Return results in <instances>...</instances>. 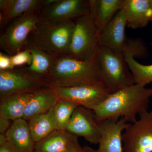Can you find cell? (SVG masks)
Segmentation results:
<instances>
[{
  "label": "cell",
  "mask_w": 152,
  "mask_h": 152,
  "mask_svg": "<svg viewBox=\"0 0 152 152\" xmlns=\"http://www.w3.org/2000/svg\"><path fill=\"white\" fill-rule=\"evenodd\" d=\"M151 96L152 88L136 84L110 94L92 110L97 121L123 118L133 123L137 120V115L148 110Z\"/></svg>",
  "instance_id": "obj_1"
},
{
  "label": "cell",
  "mask_w": 152,
  "mask_h": 152,
  "mask_svg": "<svg viewBox=\"0 0 152 152\" xmlns=\"http://www.w3.org/2000/svg\"><path fill=\"white\" fill-rule=\"evenodd\" d=\"M45 80L48 86L53 88L86 85L105 88L96 58L83 61L67 56L56 58Z\"/></svg>",
  "instance_id": "obj_2"
},
{
  "label": "cell",
  "mask_w": 152,
  "mask_h": 152,
  "mask_svg": "<svg viewBox=\"0 0 152 152\" xmlns=\"http://www.w3.org/2000/svg\"><path fill=\"white\" fill-rule=\"evenodd\" d=\"M74 26L75 21H39L29 40L55 58L66 56L70 45Z\"/></svg>",
  "instance_id": "obj_3"
},
{
  "label": "cell",
  "mask_w": 152,
  "mask_h": 152,
  "mask_svg": "<svg viewBox=\"0 0 152 152\" xmlns=\"http://www.w3.org/2000/svg\"><path fill=\"white\" fill-rule=\"evenodd\" d=\"M126 20L124 12L119 11L99 36V47H104L124 56L131 53L136 58L148 56V49L141 39L127 37L125 28Z\"/></svg>",
  "instance_id": "obj_4"
},
{
  "label": "cell",
  "mask_w": 152,
  "mask_h": 152,
  "mask_svg": "<svg viewBox=\"0 0 152 152\" xmlns=\"http://www.w3.org/2000/svg\"><path fill=\"white\" fill-rule=\"evenodd\" d=\"M96 61L104 86L109 94L136 84L124 56L104 47H99Z\"/></svg>",
  "instance_id": "obj_5"
},
{
  "label": "cell",
  "mask_w": 152,
  "mask_h": 152,
  "mask_svg": "<svg viewBox=\"0 0 152 152\" xmlns=\"http://www.w3.org/2000/svg\"><path fill=\"white\" fill-rule=\"evenodd\" d=\"M99 36L97 28L89 11L75 20L67 56L80 61L95 60L100 47Z\"/></svg>",
  "instance_id": "obj_6"
},
{
  "label": "cell",
  "mask_w": 152,
  "mask_h": 152,
  "mask_svg": "<svg viewBox=\"0 0 152 152\" xmlns=\"http://www.w3.org/2000/svg\"><path fill=\"white\" fill-rule=\"evenodd\" d=\"M39 13L25 14L9 24L0 36V49L10 56L24 50L39 22Z\"/></svg>",
  "instance_id": "obj_7"
},
{
  "label": "cell",
  "mask_w": 152,
  "mask_h": 152,
  "mask_svg": "<svg viewBox=\"0 0 152 152\" xmlns=\"http://www.w3.org/2000/svg\"><path fill=\"white\" fill-rule=\"evenodd\" d=\"M139 115V119L129 123L123 133L124 152H152V111Z\"/></svg>",
  "instance_id": "obj_8"
},
{
  "label": "cell",
  "mask_w": 152,
  "mask_h": 152,
  "mask_svg": "<svg viewBox=\"0 0 152 152\" xmlns=\"http://www.w3.org/2000/svg\"><path fill=\"white\" fill-rule=\"evenodd\" d=\"M47 86L45 79L28 73L21 67L0 71V98L21 93H32Z\"/></svg>",
  "instance_id": "obj_9"
},
{
  "label": "cell",
  "mask_w": 152,
  "mask_h": 152,
  "mask_svg": "<svg viewBox=\"0 0 152 152\" xmlns=\"http://www.w3.org/2000/svg\"><path fill=\"white\" fill-rule=\"evenodd\" d=\"M90 11L89 1L54 0L42 9L39 14V22L75 21Z\"/></svg>",
  "instance_id": "obj_10"
},
{
  "label": "cell",
  "mask_w": 152,
  "mask_h": 152,
  "mask_svg": "<svg viewBox=\"0 0 152 152\" xmlns=\"http://www.w3.org/2000/svg\"><path fill=\"white\" fill-rule=\"evenodd\" d=\"M54 88L61 99L69 101L91 110L110 95L102 86L86 85Z\"/></svg>",
  "instance_id": "obj_11"
},
{
  "label": "cell",
  "mask_w": 152,
  "mask_h": 152,
  "mask_svg": "<svg viewBox=\"0 0 152 152\" xmlns=\"http://www.w3.org/2000/svg\"><path fill=\"white\" fill-rule=\"evenodd\" d=\"M65 130L77 137H83L93 144H99L101 131L91 110L78 106L74 111Z\"/></svg>",
  "instance_id": "obj_12"
},
{
  "label": "cell",
  "mask_w": 152,
  "mask_h": 152,
  "mask_svg": "<svg viewBox=\"0 0 152 152\" xmlns=\"http://www.w3.org/2000/svg\"><path fill=\"white\" fill-rule=\"evenodd\" d=\"M98 122L101 137L96 152H124L123 132L129 123L123 118L104 120Z\"/></svg>",
  "instance_id": "obj_13"
},
{
  "label": "cell",
  "mask_w": 152,
  "mask_h": 152,
  "mask_svg": "<svg viewBox=\"0 0 152 152\" xmlns=\"http://www.w3.org/2000/svg\"><path fill=\"white\" fill-rule=\"evenodd\" d=\"M45 6V0H1V27L25 14L40 12Z\"/></svg>",
  "instance_id": "obj_14"
},
{
  "label": "cell",
  "mask_w": 152,
  "mask_h": 152,
  "mask_svg": "<svg viewBox=\"0 0 152 152\" xmlns=\"http://www.w3.org/2000/svg\"><path fill=\"white\" fill-rule=\"evenodd\" d=\"M61 99L55 89L47 86L32 93L26 107L23 118L28 121L34 117L53 110Z\"/></svg>",
  "instance_id": "obj_15"
},
{
  "label": "cell",
  "mask_w": 152,
  "mask_h": 152,
  "mask_svg": "<svg viewBox=\"0 0 152 152\" xmlns=\"http://www.w3.org/2000/svg\"><path fill=\"white\" fill-rule=\"evenodd\" d=\"M77 136L66 130H55L37 143L34 152H66L81 146Z\"/></svg>",
  "instance_id": "obj_16"
},
{
  "label": "cell",
  "mask_w": 152,
  "mask_h": 152,
  "mask_svg": "<svg viewBox=\"0 0 152 152\" xmlns=\"http://www.w3.org/2000/svg\"><path fill=\"white\" fill-rule=\"evenodd\" d=\"M121 10L125 14L127 26L131 28L145 27L150 21L149 0H123Z\"/></svg>",
  "instance_id": "obj_17"
},
{
  "label": "cell",
  "mask_w": 152,
  "mask_h": 152,
  "mask_svg": "<svg viewBox=\"0 0 152 152\" xmlns=\"http://www.w3.org/2000/svg\"><path fill=\"white\" fill-rule=\"evenodd\" d=\"M123 0H90V12L99 34L115 15L121 10Z\"/></svg>",
  "instance_id": "obj_18"
},
{
  "label": "cell",
  "mask_w": 152,
  "mask_h": 152,
  "mask_svg": "<svg viewBox=\"0 0 152 152\" xmlns=\"http://www.w3.org/2000/svg\"><path fill=\"white\" fill-rule=\"evenodd\" d=\"M5 134L19 152H34L36 143L31 134L27 121L23 118L14 121Z\"/></svg>",
  "instance_id": "obj_19"
},
{
  "label": "cell",
  "mask_w": 152,
  "mask_h": 152,
  "mask_svg": "<svg viewBox=\"0 0 152 152\" xmlns=\"http://www.w3.org/2000/svg\"><path fill=\"white\" fill-rule=\"evenodd\" d=\"M25 48L29 50L32 60L29 66L21 68L28 73L45 79L51 71L56 58L39 48L29 40Z\"/></svg>",
  "instance_id": "obj_20"
},
{
  "label": "cell",
  "mask_w": 152,
  "mask_h": 152,
  "mask_svg": "<svg viewBox=\"0 0 152 152\" xmlns=\"http://www.w3.org/2000/svg\"><path fill=\"white\" fill-rule=\"evenodd\" d=\"M32 93L16 94L1 98L0 116L13 121L23 118Z\"/></svg>",
  "instance_id": "obj_21"
},
{
  "label": "cell",
  "mask_w": 152,
  "mask_h": 152,
  "mask_svg": "<svg viewBox=\"0 0 152 152\" xmlns=\"http://www.w3.org/2000/svg\"><path fill=\"white\" fill-rule=\"evenodd\" d=\"M29 128L33 140L37 143L57 129L52 110L29 120Z\"/></svg>",
  "instance_id": "obj_22"
},
{
  "label": "cell",
  "mask_w": 152,
  "mask_h": 152,
  "mask_svg": "<svg viewBox=\"0 0 152 152\" xmlns=\"http://www.w3.org/2000/svg\"><path fill=\"white\" fill-rule=\"evenodd\" d=\"M128 66L134 77L136 83L145 86L152 83V64L144 65L138 62L131 53L124 55Z\"/></svg>",
  "instance_id": "obj_23"
},
{
  "label": "cell",
  "mask_w": 152,
  "mask_h": 152,
  "mask_svg": "<svg viewBox=\"0 0 152 152\" xmlns=\"http://www.w3.org/2000/svg\"><path fill=\"white\" fill-rule=\"evenodd\" d=\"M78 105L60 99L52 110L57 130H65L66 126Z\"/></svg>",
  "instance_id": "obj_24"
},
{
  "label": "cell",
  "mask_w": 152,
  "mask_h": 152,
  "mask_svg": "<svg viewBox=\"0 0 152 152\" xmlns=\"http://www.w3.org/2000/svg\"><path fill=\"white\" fill-rule=\"evenodd\" d=\"M11 62L14 68L29 66L32 62V55L28 49L25 48L10 56Z\"/></svg>",
  "instance_id": "obj_25"
},
{
  "label": "cell",
  "mask_w": 152,
  "mask_h": 152,
  "mask_svg": "<svg viewBox=\"0 0 152 152\" xmlns=\"http://www.w3.org/2000/svg\"><path fill=\"white\" fill-rule=\"evenodd\" d=\"M14 69L11 62L10 56L0 53V71L8 70Z\"/></svg>",
  "instance_id": "obj_26"
},
{
  "label": "cell",
  "mask_w": 152,
  "mask_h": 152,
  "mask_svg": "<svg viewBox=\"0 0 152 152\" xmlns=\"http://www.w3.org/2000/svg\"><path fill=\"white\" fill-rule=\"evenodd\" d=\"M0 152H19L8 139L0 143Z\"/></svg>",
  "instance_id": "obj_27"
},
{
  "label": "cell",
  "mask_w": 152,
  "mask_h": 152,
  "mask_svg": "<svg viewBox=\"0 0 152 152\" xmlns=\"http://www.w3.org/2000/svg\"><path fill=\"white\" fill-rule=\"evenodd\" d=\"M13 121L0 116V134H5L12 124Z\"/></svg>",
  "instance_id": "obj_28"
},
{
  "label": "cell",
  "mask_w": 152,
  "mask_h": 152,
  "mask_svg": "<svg viewBox=\"0 0 152 152\" xmlns=\"http://www.w3.org/2000/svg\"><path fill=\"white\" fill-rule=\"evenodd\" d=\"M96 150L94 149L89 146H85L84 147H79L68 151L66 152H96Z\"/></svg>",
  "instance_id": "obj_29"
},
{
  "label": "cell",
  "mask_w": 152,
  "mask_h": 152,
  "mask_svg": "<svg viewBox=\"0 0 152 152\" xmlns=\"http://www.w3.org/2000/svg\"><path fill=\"white\" fill-rule=\"evenodd\" d=\"M149 3L150 11H151L150 21L152 22V0H149Z\"/></svg>",
  "instance_id": "obj_30"
},
{
  "label": "cell",
  "mask_w": 152,
  "mask_h": 152,
  "mask_svg": "<svg viewBox=\"0 0 152 152\" xmlns=\"http://www.w3.org/2000/svg\"><path fill=\"white\" fill-rule=\"evenodd\" d=\"M151 45H152V42H151Z\"/></svg>",
  "instance_id": "obj_31"
}]
</instances>
